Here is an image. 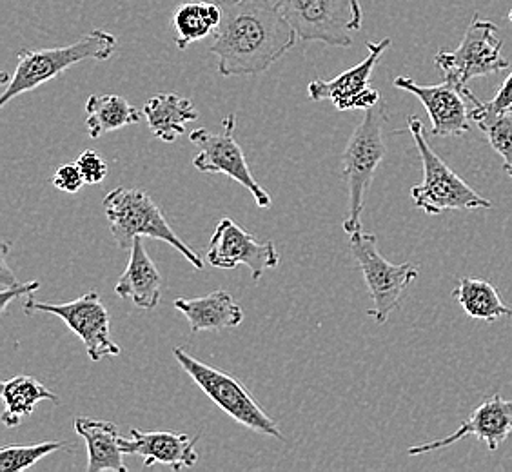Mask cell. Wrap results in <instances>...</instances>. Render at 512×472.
<instances>
[{"label":"cell","mask_w":512,"mask_h":472,"mask_svg":"<svg viewBox=\"0 0 512 472\" xmlns=\"http://www.w3.org/2000/svg\"><path fill=\"white\" fill-rule=\"evenodd\" d=\"M51 184L57 187L59 191L75 195L86 184V180L82 177V171H80L77 162H75V164H62V166H59L57 171H55V175L51 178Z\"/></svg>","instance_id":"29"},{"label":"cell","mask_w":512,"mask_h":472,"mask_svg":"<svg viewBox=\"0 0 512 472\" xmlns=\"http://www.w3.org/2000/svg\"><path fill=\"white\" fill-rule=\"evenodd\" d=\"M39 289L40 282H37V280H33L30 284H17V286L2 289V293H0V313H2V315L6 313V309H8V304H10L11 300H15V298H19V296H30L31 293H35V291H39Z\"/></svg>","instance_id":"30"},{"label":"cell","mask_w":512,"mask_h":472,"mask_svg":"<svg viewBox=\"0 0 512 472\" xmlns=\"http://www.w3.org/2000/svg\"><path fill=\"white\" fill-rule=\"evenodd\" d=\"M117 44L119 39L113 33L93 30L68 46L48 50H20L17 68L0 97V106H8L11 100L17 99L22 93L39 88L84 60H108L117 50Z\"/></svg>","instance_id":"3"},{"label":"cell","mask_w":512,"mask_h":472,"mask_svg":"<svg viewBox=\"0 0 512 472\" xmlns=\"http://www.w3.org/2000/svg\"><path fill=\"white\" fill-rule=\"evenodd\" d=\"M24 313L28 316L48 313L62 318L69 329L82 340L86 353L93 362L120 354V347L113 342L109 331L111 320L108 309L102 304L97 291H89L86 295L66 304H46L30 298L24 304Z\"/></svg>","instance_id":"11"},{"label":"cell","mask_w":512,"mask_h":472,"mask_svg":"<svg viewBox=\"0 0 512 472\" xmlns=\"http://www.w3.org/2000/svg\"><path fill=\"white\" fill-rule=\"evenodd\" d=\"M129 253L131 255H129L128 267L120 276L115 286V293L124 300H131L140 309L151 311L160 302L162 276L142 244V238L135 240Z\"/></svg>","instance_id":"17"},{"label":"cell","mask_w":512,"mask_h":472,"mask_svg":"<svg viewBox=\"0 0 512 472\" xmlns=\"http://www.w3.org/2000/svg\"><path fill=\"white\" fill-rule=\"evenodd\" d=\"M142 113L120 95H91L86 100V129L89 138L137 124Z\"/></svg>","instance_id":"23"},{"label":"cell","mask_w":512,"mask_h":472,"mask_svg":"<svg viewBox=\"0 0 512 472\" xmlns=\"http://www.w3.org/2000/svg\"><path fill=\"white\" fill-rule=\"evenodd\" d=\"M131 440L122 438V453L138 454L146 467L155 463L168 465L173 471H182L197 465L198 453L195 445L198 436L189 438L188 434L168 433V431H153L144 433L138 429H129Z\"/></svg>","instance_id":"16"},{"label":"cell","mask_w":512,"mask_h":472,"mask_svg":"<svg viewBox=\"0 0 512 472\" xmlns=\"http://www.w3.org/2000/svg\"><path fill=\"white\" fill-rule=\"evenodd\" d=\"M453 298L462 305L465 315L485 322H496L498 318H511L512 309L503 304L498 289L483 278H462L453 291Z\"/></svg>","instance_id":"24"},{"label":"cell","mask_w":512,"mask_h":472,"mask_svg":"<svg viewBox=\"0 0 512 472\" xmlns=\"http://www.w3.org/2000/svg\"><path fill=\"white\" fill-rule=\"evenodd\" d=\"M10 246V242H8V240H4V242H2V249H0V284H2V289L20 284L19 280H17V276L11 273L10 266H8Z\"/></svg>","instance_id":"31"},{"label":"cell","mask_w":512,"mask_h":472,"mask_svg":"<svg viewBox=\"0 0 512 472\" xmlns=\"http://www.w3.org/2000/svg\"><path fill=\"white\" fill-rule=\"evenodd\" d=\"M512 108V73L505 79L500 89L496 91L493 100L489 102H482L476 99L474 102L471 117H473L474 124H478V128H482L485 124H489L491 120L500 117L503 113H509Z\"/></svg>","instance_id":"27"},{"label":"cell","mask_w":512,"mask_h":472,"mask_svg":"<svg viewBox=\"0 0 512 472\" xmlns=\"http://www.w3.org/2000/svg\"><path fill=\"white\" fill-rule=\"evenodd\" d=\"M298 40L324 42L335 48L353 46L362 30L360 0H275Z\"/></svg>","instance_id":"7"},{"label":"cell","mask_w":512,"mask_h":472,"mask_svg":"<svg viewBox=\"0 0 512 472\" xmlns=\"http://www.w3.org/2000/svg\"><path fill=\"white\" fill-rule=\"evenodd\" d=\"M77 166L82 171V177L86 180V184H91V186L100 184L104 178L108 177L106 160L93 149H86L84 153H80V157L77 158Z\"/></svg>","instance_id":"28"},{"label":"cell","mask_w":512,"mask_h":472,"mask_svg":"<svg viewBox=\"0 0 512 472\" xmlns=\"http://www.w3.org/2000/svg\"><path fill=\"white\" fill-rule=\"evenodd\" d=\"M512 433V400H503L500 394L485 400L465 422L442 440L420 443L411 447L409 456H422V454L442 451L460 442L467 436H474L480 442L487 443L491 451H496Z\"/></svg>","instance_id":"15"},{"label":"cell","mask_w":512,"mask_h":472,"mask_svg":"<svg viewBox=\"0 0 512 472\" xmlns=\"http://www.w3.org/2000/svg\"><path fill=\"white\" fill-rule=\"evenodd\" d=\"M144 117L151 133L162 142H175L186 133V124L198 118L191 100L178 93H158L144 104Z\"/></svg>","instance_id":"20"},{"label":"cell","mask_w":512,"mask_h":472,"mask_svg":"<svg viewBox=\"0 0 512 472\" xmlns=\"http://www.w3.org/2000/svg\"><path fill=\"white\" fill-rule=\"evenodd\" d=\"M0 394H2V402H4L2 425H6V427L19 425L22 418L33 414L35 407L42 400H50L53 404H60L57 394L50 391L37 378L26 376V374H20V376L2 382Z\"/></svg>","instance_id":"21"},{"label":"cell","mask_w":512,"mask_h":472,"mask_svg":"<svg viewBox=\"0 0 512 472\" xmlns=\"http://www.w3.org/2000/svg\"><path fill=\"white\" fill-rule=\"evenodd\" d=\"M409 131L422 158L424 180L411 189L414 206L427 215H440L445 211H476L489 209L493 202L476 193L463 178L458 177L442 158L434 153L425 138L424 124L418 117L407 118Z\"/></svg>","instance_id":"5"},{"label":"cell","mask_w":512,"mask_h":472,"mask_svg":"<svg viewBox=\"0 0 512 472\" xmlns=\"http://www.w3.org/2000/svg\"><path fill=\"white\" fill-rule=\"evenodd\" d=\"M502 48V39L493 22L474 15L462 44L454 51H438L434 66L444 73L445 80L458 86H469L476 77L498 73L511 66L509 60L503 59Z\"/></svg>","instance_id":"9"},{"label":"cell","mask_w":512,"mask_h":472,"mask_svg":"<svg viewBox=\"0 0 512 472\" xmlns=\"http://www.w3.org/2000/svg\"><path fill=\"white\" fill-rule=\"evenodd\" d=\"M494 151L503 158V169L512 178V113H503L482 126Z\"/></svg>","instance_id":"26"},{"label":"cell","mask_w":512,"mask_h":472,"mask_svg":"<svg viewBox=\"0 0 512 472\" xmlns=\"http://www.w3.org/2000/svg\"><path fill=\"white\" fill-rule=\"evenodd\" d=\"M391 39L367 42V57L360 64L344 71L333 80L316 79L307 86L311 100H331L338 111H367L376 106L382 97L380 91L369 84L373 69L387 48Z\"/></svg>","instance_id":"14"},{"label":"cell","mask_w":512,"mask_h":472,"mask_svg":"<svg viewBox=\"0 0 512 472\" xmlns=\"http://www.w3.org/2000/svg\"><path fill=\"white\" fill-rule=\"evenodd\" d=\"M207 262L218 269L247 266L253 282H260L267 269L278 267L280 255L271 240L260 242L256 236L238 226L235 220L222 218L211 236Z\"/></svg>","instance_id":"13"},{"label":"cell","mask_w":512,"mask_h":472,"mask_svg":"<svg viewBox=\"0 0 512 472\" xmlns=\"http://www.w3.org/2000/svg\"><path fill=\"white\" fill-rule=\"evenodd\" d=\"M387 124V104L380 100L365 111L362 122L356 126L345 146L342 157V175L349 189V215L344 220L347 235L362 229L365 197L375 180L378 166L382 164L385 148L384 126Z\"/></svg>","instance_id":"4"},{"label":"cell","mask_w":512,"mask_h":472,"mask_svg":"<svg viewBox=\"0 0 512 472\" xmlns=\"http://www.w3.org/2000/svg\"><path fill=\"white\" fill-rule=\"evenodd\" d=\"M173 305L177 307L191 327V333L202 331H224L242 324L244 311L227 291L218 289L211 295L200 298H177Z\"/></svg>","instance_id":"18"},{"label":"cell","mask_w":512,"mask_h":472,"mask_svg":"<svg viewBox=\"0 0 512 472\" xmlns=\"http://www.w3.org/2000/svg\"><path fill=\"white\" fill-rule=\"evenodd\" d=\"M224 133L217 135L204 128H198L189 135V140L198 148V155L193 160V166L200 173H220L246 187L255 198L256 206L260 209L271 207V195L264 187L256 182L247 166L244 149L240 148L235 140L237 128V115L231 113L224 118Z\"/></svg>","instance_id":"10"},{"label":"cell","mask_w":512,"mask_h":472,"mask_svg":"<svg viewBox=\"0 0 512 472\" xmlns=\"http://www.w3.org/2000/svg\"><path fill=\"white\" fill-rule=\"evenodd\" d=\"M173 356L188 373L189 378L198 385V389L206 394L213 404L218 405L227 416H231L235 422L255 433L275 436L278 440L286 442L284 434L278 429V423L273 418H269L266 411L256 404L255 398L235 376L200 362L186 353L182 347H175Z\"/></svg>","instance_id":"6"},{"label":"cell","mask_w":512,"mask_h":472,"mask_svg":"<svg viewBox=\"0 0 512 472\" xmlns=\"http://www.w3.org/2000/svg\"><path fill=\"white\" fill-rule=\"evenodd\" d=\"M102 207L108 217L111 235L120 249L129 251L137 238L148 236L177 249L197 271L204 269V258L173 231L160 207L146 191L137 187H117L109 191Z\"/></svg>","instance_id":"2"},{"label":"cell","mask_w":512,"mask_h":472,"mask_svg":"<svg viewBox=\"0 0 512 472\" xmlns=\"http://www.w3.org/2000/svg\"><path fill=\"white\" fill-rule=\"evenodd\" d=\"M68 442H40L31 445H6L0 449V472H20L33 467L42 458L68 449Z\"/></svg>","instance_id":"25"},{"label":"cell","mask_w":512,"mask_h":472,"mask_svg":"<svg viewBox=\"0 0 512 472\" xmlns=\"http://www.w3.org/2000/svg\"><path fill=\"white\" fill-rule=\"evenodd\" d=\"M222 22L209 51L222 77H255L295 48L291 28L275 0H218Z\"/></svg>","instance_id":"1"},{"label":"cell","mask_w":512,"mask_h":472,"mask_svg":"<svg viewBox=\"0 0 512 472\" xmlns=\"http://www.w3.org/2000/svg\"><path fill=\"white\" fill-rule=\"evenodd\" d=\"M511 113H512V108H511Z\"/></svg>","instance_id":"33"},{"label":"cell","mask_w":512,"mask_h":472,"mask_svg":"<svg viewBox=\"0 0 512 472\" xmlns=\"http://www.w3.org/2000/svg\"><path fill=\"white\" fill-rule=\"evenodd\" d=\"M75 431L86 440L89 463L88 472H126L128 467L124 463L122 453V436L117 425L104 420H91L86 416L75 418Z\"/></svg>","instance_id":"19"},{"label":"cell","mask_w":512,"mask_h":472,"mask_svg":"<svg viewBox=\"0 0 512 472\" xmlns=\"http://www.w3.org/2000/svg\"><path fill=\"white\" fill-rule=\"evenodd\" d=\"M222 22V8L218 2L191 0L180 4L173 13V30L177 33L175 44L178 50H186L193 42L204 40L218 30Z\"/></svg>","instance_id":"22"},{"label":"cell","mask_w":512,"mask_h":472,"mask_svg":"<svg viewBox=\"0 0 512 472\" xmlns=\"http://www.w3.org/2000/svg\"><path fill=\"white\" fill-rule=\"evenodd\" d=\"M509 19L512 20V11H511V13H509Z\"/></svg>","instance_id":"32"},{"label":"cell","mask_w":512,"mask_h":472,"mask_svg":"<svg viewBox=\"0 0 512 472\" xmlns=\"http://www.w3.org/2000/svg\"><path fill=\"white\" fill-rule=\"evenodd\" d=\"M349 247L356 264L364 273L365 284L373 298V309L367 315L376 324H385L393 311L398 309L407 286L418 278V269L413 264H391L378 251V238L373 233L358 229L349 235Z\"/></svg>","instance_id":"8"},{"label":"cell","mask_w":512,"mask_h":472,"mask_svg":"<svg viewBox=\"0 0 512 472\" xmlns=\"http://www.w3.org/2000/svg\"><path fill=\"white\" fill-rule=\"evenodd\" d=\"M393 84L394 88L413 93L424 104L434 137H462L471 129V111L478 97L469 86H458L451 80L436 86H420L407 77H396Z\"/></svg>","instance_id":"12"}]
</instances>
